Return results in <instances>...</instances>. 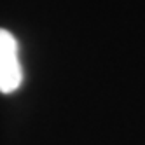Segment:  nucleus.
I'll use <instances>...</instances> for the list:
<instances>
[{"label":"nucleus","mask_w":145,"mask_h":145,"mask_svg":"<svg viewBox=\"0 0 145 145\" xmlns=\"http://www.w3.org/2000/svg\"><path fill=\"white\" fill-rule=\"evenodd\" d=\"M23 82L18 42L11 32L0 28V93H14Z\"/></svg>","instance_id":"1"}]
</instances>
